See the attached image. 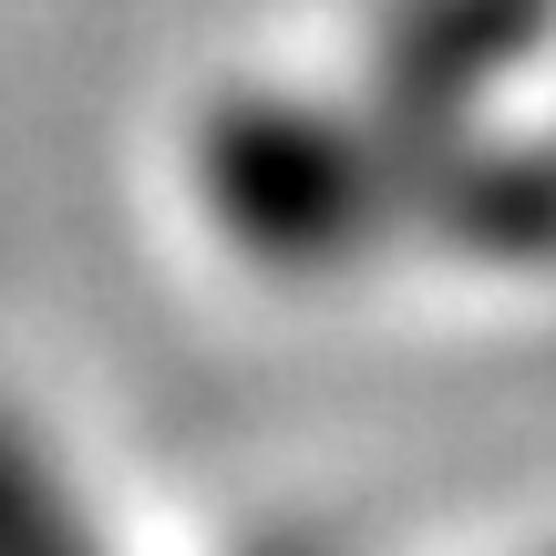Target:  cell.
<instances>
[{
	"label": "cell",
	"mask_w": 556,
	"mask_h": 556,
	"mask_svg": "<svg viewBox=\"0 0 556 556\" xmlns=\"http://www.w3.org/2000/svg\"><path fill=\"white\" fill-rule=\"evenodd\" d=\"M392 155L299 93H227L197 124V206L248 268L330 278L392 227Z\"/></svg>",
	"instance_id": "cell-1"
},
{
	"label": "cell",
	"mask_w": 556,
	"mask_h": 556,
	"mask_svg": "<svg viewBox=\"0 0 556 556\" xmlns=\"http://www.w3.org/2000/svg\"><path fill=\"white\" fill-rule=\"evenodd\" d=\"M433 217L464 258H556V155H464L433 176Z\"/></svg>",
	"instance_id": "cell-2"
},
{
	"label": "cell",
	"mask_w": 556,
	"mask_h": 556,
	"mask_svg": "<svg viewBox=\"0 0 556 556\" xmlns=\"http://www.w3.org/2000/svg\"><path fill=\"white\" fill-rule=\"evenodd\" d=\"M526 31H536V0H422L392 31V62L413 73L402 93L422 114H454L464 93H484V73L505 52H526Z\"/></svg>",
	"instance_id": "cell-3"
},
{
	"label": "cell",
	"mask_w": 556,
	"mask_h": 556,
	"mask_svg": "<svg viewBox=\"0 0 556 556\" xmlns=\"http://www.w3.org/2000/svg\"><path fill=\"white\" fill-rule=\"evenodd\" d=\"M0 556H103L83 495L62 484V464L0 413Z\"/></svg>",
	"instance_id": "cell-4"
},
{
	"label": "cell",
	"mask_w": 556,
	"mask_h": 556,
	"mask_svg": "<svg viewBox=\"0 0 556 556\" xmlns=\"http://www.w3.org/2000/svg\"><path fill=\"white\" fill-rule=\"evenodd\" d=\"M268 556H299V546H268Z\"/></svg>",
	"instance_id": "cell-5"
}]
</instances>
